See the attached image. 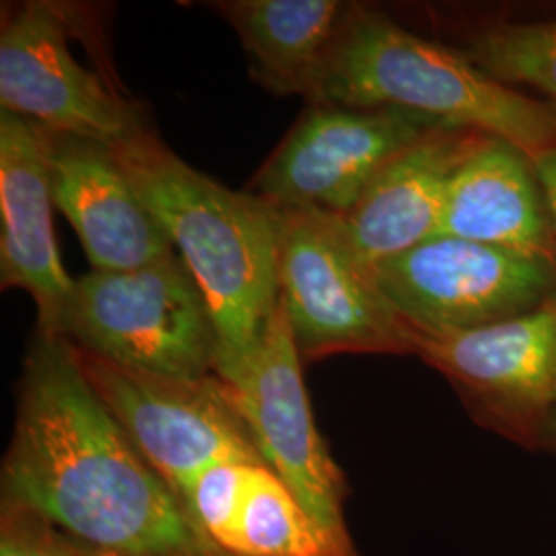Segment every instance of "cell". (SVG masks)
<instances>
[{"mask_svg":"<svg viewBox=\"0 0 556 556\" xmlns=\"http://www.w3.org/2000/svg\"><path fill=\"white\" fill-rule=\"evenodd\" d=\"M116 155L208 301L219 332L215 376L238 381L277 312L280 208L190 167L155 135Z\"/></svg>","mask_w":556,"mask_h":556,"instance_id":"obj_2","label":"cell"},{"mask_svg":"<svg viewBox=\"0 0 556 556\" xmlns=\"http://www.w3.org/2000/svg\"><path fill=\"white\" fill-rule=\"evenodd\" d=\"M89 11L71 2L29 0L4 9L0 27V110L41 128L101 142L114 151L153 137L137 101L110 64L87 66L75 46Z\"/></svg>","mask_w":556,"mask_h":556,"instance_id":"obj_5","label":"cell"},{"mask_svg":"<svg viewBox=\"0 0 556 556\" xmlns=\"http://www.w3.org/2000/svg\"><path fill=\"white\" fill-rule=\"evenodd\" d=\"M220 15L236 29L250 73L277 96L316 100L351 4L340 0H227Z\"/></svg>","mask_w":556,"mask_h":556,"instance_id":"obj_16","label":"cell"},{"mask_svg":"<svg viewBox=\"0 0 556 556\" xmlns=\"http://www.w3.org/2000/svg\"><path fill=\"white\" fill-rule=\"evenodd\" d=\"M484 137L470 128L435 126L404 149L342 217L358 256L374 268L435 238L450 186Z\"/></svg>","mask_w":556,"mask_h":556,"instance_id":"obj_14","label":"cell"},{"mask_svg":"<svg viewBox=\"0 0 556 556\" xmlns=\"http://www.w3.org/2000/svg\"><path fill=\"white\" fill-rule=\"evenodd\" d=\"M413 337H450L517 318L556 295V266L468 239L435 236L374 266Z\"/></svg>","mask_w":556,"mask_h":556,"instance_id":"obj_7","label":"cell"},{"mask_svg":"<svg viewBox=\"0 0 556 556\" xmlns=\"http://www.w3.org/2000/svg\"><path fill=\"white\" fill-rule=\"evenodd\" d=\"M456 50L489 77L538 89L556 108V20L489 23Z\"/></svg>","mask_w":556,"mask_h":556,"instance_id":"obj_18","label":"cell"},{"mask_svg":"<svg viewBox=\"0 0 556 556\" xmlns=\"http://www.w3.org/2000/svg\"><path fill=\"white\" fill-rule=\"evenodd\" d=\"M252 466L243 462H219L197 477L190 478L178 491L192 521L227 556L233 544L239 509L245 497Z\"/></svg>","mask_w":556,"mask_h":556,"instance_id":"obj_19","label":"cell"},{"mask_svg":"<svg viewBox=\"0 0 556 556\" xmlns=\"http://www.w3.org/2000/svg\"><path fill=\"white\" fill-rule=\"evenodd\" d=\"M438 236L556 266L555 220L534 160L507 140H480L450 186Z\"/></svg>","mask_w":556,"mask_h":556,"instance_id":"obj_15","label":"cell"},{"mask_svg":"<svg viewBox=\"0 0 556 556\" xmlns=\"http://www.w3.org/2000/svg\"><path fill=\"white\" fill-rule=\"evenodd\" d=\"M435 126L400 110L309 105L260 167L252 192L278 208L346 217L374 179Z\"/></svg>","mask_w":556,"mask_h":556,"instance_id":"obj_10","label":"cell"},{"mask_svg":"<svg viewBox=\"0 0 556 556\" xmlns=\"http://www.w3.org/2000/svg\"><path fill=\"white\" fill-rule=\"evenodd\" d=\"M62 337L89 355L160 378H213L219 357L213 312L178 252L75 280Z\"/></svg>","mask_w":556,"mask_h":556,"instance_id":"obj_4","label":"cell"},{"mask_svg":"<svg viewBox=\"0 0 556 556\" xmlns=\"http://www.w3.org/2000/svg\"><path fill=\"white\" fill-rule=\"evenodd\" d=\"M75 355L122 431L176 493L219 462L266 466L217 376L200 381L160 378L124 369L77 346Z\"/></svg>","mask_w":556,"mask_h":556,"instance_id":"obj_9","label":"cell"},{"mask_svg":"<svg viewBox=\"0 0 556 556\" xmlns=\"http://www.w3.org/2000/svg\"><path fill=\"white\" fill-rule=\"evenodd\" d=\"M400 110L507 140L536 161L556 147V108L489 77L456 48L351 4L309 105Z\"/></svg>","mask_w":556,"mask_h":556,"instance_id":"obj_3","label":"cell"},{"mask_svg":"<svg viewBox=\"0 0 556 556\" xmlns=\"http://www.w3.org/2000/svg\"><path fill=\"white\" fill-rule=\"evenodd\" d=\"M2 505L116 556H227L122 431L75 346L41 330L25 357Z\"/></svg>","mask_w":556,"mask_h":556,"instance_id":"obj_1","label":"cell"},{"mask_svg":"<svg viewBox=\"0 0 556 556\" xmlns=\"http://www.w3.org/2000/svg\"><path fill=\"white\" fill-rule=\"evenodd\" d=\"M231 556H358L326 536L268 466H252Z\"/></svg>","mask_w":556,"mask_h":556,"instance_id":"obj_17","label":"cell"},{"mask_svg":"<svg viewBox=\"0 0 556 556\" xmlns=\"http://www.w3.org/2000/svg\"><path fill=\"white\" fill-rule=\"evenodd\" d=\"M278 301L303 361L342 355H415V337L383 298L374 268L342 217L280 208Z\"/></svg>","mask_w":556,"mask_h":556,"instance_id":"obj_6","label":"cell"},{"mask_svg":"<svg viewBox=\"0 0 556 556\" xmlns=\"http://www.w3.org/2000/svg\"><path fill=\"white\" fill-rule=\"evenodd\" d=\"M54 206L77 231L93 270H132L176 254L116 151L48 130Z\"/></svg>","mask_w":556,"mask_h":556,"instance_id":"obj_13","label":"cell"},{"mask_svg":"<svg viewBox=\"0 0 556 556\" xmlns=\"http://www.w3.org/2000/svg\"><path fill=\"white\" fill-rule=\"evenodd\" d=\"M478 425L526 450H546L556 420V295L517 318L450 337H415Z\"/></svg>","mask_w":556,"mask_h":556,"instance_id":"obj_8","label":"cell"},{"mask_svg":"<svg viewBox=\"0 0 556 556\" xmlns=\"http://www.w3.org/2000/svg\"><path fill=\"white\" fill-rule=\"evenodd\" d=\"M538 176L542 181V188H544V194H546V202H548V208H551V215L555 220L556 229V147L546 151L542 157H538L536 161Z\"/></svg>","mask_w":556,"mask_h":556,"instance_id":"obj_21","label":"cell"},{"mask_svg":"<svg viewBox=\"0 0 556 556\" xmlns=\"http://www.w3.org/2000/svg\"><path fill=\"white\" fill-rule=\"evenodd\" d=\"M48 130L0 110V282L38 305V330L62 337L75 291L52 227Z\"/></svg>","mask_w":556,"mask_h":556,"instance_id":"obj_12","label":"cell"},{"mask_svg":"<svg viewBox=\"0 0 556 556\" xmlns=\"http://www.w3.org/2000/svg\"><path fill=\"white\" fill-rule=\"evenodd\" d=\"M0 556H116L68 536L40 517L2 505Z\"/></svg>","mask_w":556,"mask_h":556,"instance_id":"obj_20","label":"cell"},{"mask_svg":"<svg viewBox=\"0 0 556 556\" xmlns=\"http://www.w3.org/2000/svg\"><path fill=\"white\" fill-rule=\"evenodd\" d=\"M546 452H555L556 454V420L553 422V429H551V435H548V445H546Z\"/></svg>","mask_w":556,"mask_h":556,"instance_id":"obj_22","label":"cell"},{"mask_svg":"<svg viewBox=\"0 0 556 556\" xmlns=\"http://www.w3.org/2000/svg\"><path fill=\"white\" fill-rule=\"evenodd\" d=\"M301 363L293 330L278 301L254 363L238 381L223 386L266 466L338 548L357 553L342 514L344 480L316 429Z\"/></svg>","mask_w":556,"mask_h":556,"instance_id":"obj_11","label":"cell"}]
</instances>
